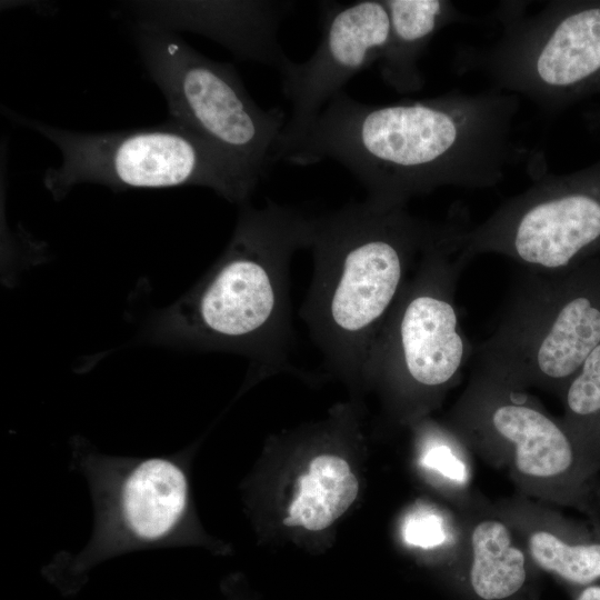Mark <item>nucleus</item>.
<instances>
[{
  "label": "nucleus",
  "instance_id": "nucleus-5",
  "mask_svg": "<svg viewBox=\"0 0 600 600\" xmlns=\"http://www.w3.org/2000/svg\"><path fill=\"white\" fill-rule=\"evenodd\" d=\"M447 426L464 447L504 468L524 497L600 523V466L527 389L478 366Z\"/></svg>",
  "mask_w": 600,
  "mask_h": 600
},
{
  "label": "nucleus",
  "instance_id": "nucleus-7",
  "mask_svg": "<svg viewBox=\"0 0 600 600\" xmlns=\"http://www.w3.org/2000/svg\"><path fill=\"white\" fill-rule=\"evenodd\" d=\"M72 463L90 489L93 529L80 552L64 553L50 564L49 574L61 587L74 590L108 559L186 540L191 488L182 454L110 456L76 437Z\"/></svg>",
  "mask_w": 600,
  "mask_h": 600
},
{
  "label": "nucleus",
  "instance_id": "nucleus-17",
  "mask_svg": "<svg viewBox=\"0 0 600 600\" xmlns=\"http://www.w3.org/2000/svg\"><path fill=\"white\" fill-rule=\"evenodd\" d=\"M358 492L359 481L343 458L333 453L316 456L299 478L283 523L323 530L350 508Z\"/></svg>",
  "mask_w": 600,
  "mask_h": 600
},
{
  "label": "nucleus",
  "instance_id": "nucleus-16",
  "mask_svg": "<svg viewBox=\"0 0 600 600\" xmlns=\"http://www.w3.org/2000/svg\"><path fill=\"white\" fill-rule=\"evenodd\" d=\"M390 19L380 73L386 84L399 93L422 89L424 78L419 68L432 38L443 28L469 19L447 0H383Z\"/></svg>",
  "mask_w": 600,
  "mask_h": 600
},
{
  "label": "nucleus",
  "instance_id": "nucleus-1",
  "mask_svg": "<svg viewBox=\"0 0 600 600\" xmlns=\"http://www.w3.org/2000/svg\"><path fill=\"white\" fill-rule=\"evenodd\" d=\"M519 97L494 88L369 104L336 96L276 159L297 166L334 160L380 207H407L442 187L497 186L522 156L513 139Z\"/></svg>",
  "mask_w": 600,
  "mask_h": 600
},
{
  "label": "nucleus",
  "instance_id": "nucleus-10",
  "mask_svg": "<svg viewBox=\"0 0 600 600\" xmlns=\"http://www.w3.org/2000/svg\"><path fill=\"white\" fill-rule=\"evenodd\" d=\"M530 158L531 184L503 201L477 226L461 223L457 256L466 266L499 254L539 273H562L600 256V159L554 174Z\"/></svg>",
  "mask_w": 600,
  "mask_h": 600
},
{
  "label": "nucleus",
  "instance_id": "nucleus-15",
  "mask_svg": "<svg viewBox=\"0 0 600 600\" xmlns=\"http://www.w3.org/2000/svg\"><path fill=\"white\" fill-rule=\"evenodd\" d=\"M494 506L539 571L554 577L574 593L600 582V523L567 519L524 496Z\"/></svg>",
  "mask_w": 600,
  "mask_h": 600
},
{
  "label": "nucleus",
  "instance_id": "nucleus-13",
  "mask_svg": "<svg viewBox=\"0 0 600 600\" xmlns=\"http://www.w3.org/2000/svg\"><path fill=\"white\" fill-rule=\"evenodd\" d=\"M448 580L458 600H538L539 570L496 506L466 501Z\"/></svg>",
  "mask_w": 600,
  "mask_h": 600
},
{
  "label": "nucleus",
  "instance_id": "nucleus-18",
  "mask_svg": "<svg viewBox=\"0 0 600 600\" xmlns=\"http://www.w3.org/2000/svg\"><path fill=\"white\" fill-rule=\"evenodd\" d=\"M560 399L563 424L600 466V344L568 382Z\"/></svg>",
  "mask_w": 600,
  "mask_h": 600
},
{
  "label": "nucleus",
  "instance_id": "nucleus-11",
  "mask_svg": "<svg viewBox=\"0 0 600 600\" xmlns=\"http://www.w3.org/2000/svg\"><path fill=\"white\" fill-rule=\"evenodd\" d=\"M140 57L170 116L262 176L276 162L287 123L279 108L261 109L230 63L207 58L174 31L138 28Z\"/></svg>",
  "mask_w": 600,
  "mask_h": 600
},
{
  "label": "nucleus",
  "instance_id": "nucleus-9",
  "mask_svg": "<svg viewBox=\"0 0 600 600\" xmlns=\"http://www.w3.org/2000/svg\"><path fill=\"white\" fill-rule=\"evenodd\" d=\"M502 31L483 48L462 49L456 67L492 88L523 96L549 114L600 94V0L550 1L534 13L502 4Z\"/></svg>",
  "mask_w": 600,
  "mask_h": 600
},
{
  "label": "nucleus",
  "instance_id": "nucleus-21",
  "mask_svg": "<svg viewBox=\"0 0 600 600\" xmlns=\"http://www.w3.org/2000/svg\"><path fill=\"white\" fill-rule=\"evenodd\" d=\"M590 120L596 123L598 127H600V112L592 114Z\"/></svg>",
  "mask_w": 600,
  "mask_h": 600
},
{
  "label": "nucleus",
  "instance_id": "nucleus-8",
  "mask_svg": "<svg viewBox=\"0 0 600 600\" xmlns=\"http://www.w3.org/2000/svg\"><path fill=\"white\" fill-rule=\"evenodd\" d=\"M599 344L600 256L562 273L528 271L480 346L478 366L560 398Z\"/></svg>",
  "mask_w": 600,
  "mask_h": 600
},
{
  "label": "nucleus",
  "instance_id": "nucleus-14",
  "mask_svg": "<svg viewBox=\"0 0 600 600\" xmlns=\"http://www.w3.org/2000/svg\"><path fill=\"white\" fill-rule=\"evenodd\" d=\"M138 28L186 29L227 47L238 58L281 71L291 60L277 38L278 27L289 12L284 1H182L138 2Z\"/></svg>",
  "mask_w": 600,
  "mask_h": 600
},
{
  "label": "nucleus",
  "instance_id": "nucleus-6",
  "mask_svg": "<svg viewBox=\"0 0 600 600\" xmlns=\"http://www.w3.org/2000/svg\"><path fill=\"white\" fill-rule=\"evenodd\" d=\"M9 114L60 150V166L49 168L43 176L46 189L57 201L76 186L96 183L113 190L199 186L243 204L262 177L171 120L152 128L88 133L52 127L13 111Z\"/></svg>",
  "mask_w": 600,
  "mask_h": 600
},
{
  "label": "nucleus",
  "instance_id": "nucleus-3",
  "mask_svg": "<svg viewBox=\"0 0 600 600\" xmlns=\"http://www.w3.org/2000/svg\"><path fill=\"white\" fill-rule=\"evenodd\" d=\"M438 226L367 200L314 217L300 316L331 371L363 379L372 342Z\"/></svg>",
  "mask_w": 600,
  "mask_h": 600
},
{
  "label": "nucleus",
  "instance_id": "nucleus-4",
  "mask_svg": "<svg viewBox=\"0 0 600 600\" xmlns=\"http://www.w3.org/2000/svg\"><path fill=\"white\" fill-rule=\"evenodd\" d=\"M458 217L439 223L364 363L363 379L380 386L406 420L422 419L441 402L472 352L456 302L464 267L457 256Z\"/></svg>",
  "mask_w": 600,
  "mask_h": 600
},
{
  "label": "nucleus",
  "instance_id": "nucleus-12",
  "mask_svg": "<svg viewBox=\"0 0 600 600\" xmlns=\"http://www.w3.org/2000/svg\"><path fill=\"white\" fill-rule=\"evenodd\" d=\"M389 31L383 0L323 6L319 46L308 60H291L280 71L282 92L292 104V114L277 149L301 136L352 77L381 61Z\"/></svg>",
  "mask_w": 600,
  "mask_h": 600
},
{
  "label": "nucleus",
  "instance_id": "nucleus-2",
  "mask_svg": "<svg viewBox=\"0 0 600 600\" xmlns=\"http://www.w3.org/2000/svg\"><path fill=\"white\" fill-rule=\"evenodd\" d=\"M314 217L268 201L241 204L231 240L204 277L161 311L148 334L160 343L241 354L253 378L287 367L293 343L289 268L310 248Z\"/></svg>",
  "mask_w": 600,
  "mask_h": 600
},
{
  "label": "nucleus",
  "instance_id": "nucleus-20",
  "mask_svg": "<svg viewBox=\"0 0 600 600\" xmlns=\"http://www.w3.org/2000/svg\"><path fill=\"white\" fill-rule=\"evenodd\" d=\"M573 600H600V582L580 589Z\"/></svg>",
  "mask_w": 600,
  "mask_h": 600
},
{
  "label": "nucleus",
  "instance_id": "nucleus-19",
  "mask_svg": "<svg viewBox=\"0 0 600 600\" xmlns=\"http://www.w3.org/2000/svg\"><path fill=\"white\" fill-rule=\"evenodd\" d=\"M403 533L407 542L422 548L439 546L444 540L442 522L433 513L411 516L404 524Z\"/></svg>",
  "mask_w": 600,
  "mask_h": 600
}]
</instances>
